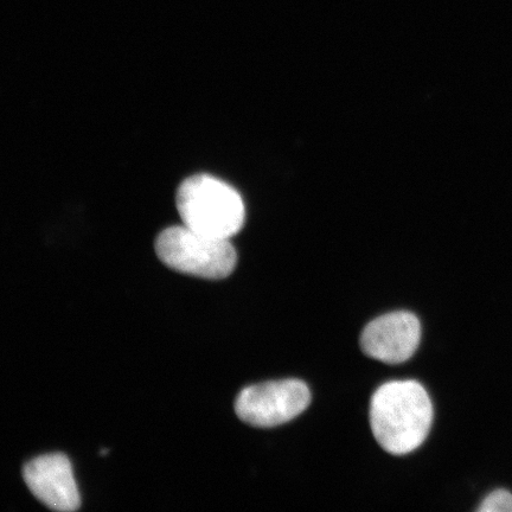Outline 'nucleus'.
Masks as SVG:
<instances>
[{
    "label": "nucleus",
    "instance_id": "obj_1",
    "mask_svg": "<svg viewBox=\"0 0 512 512\" xmlns=\"http://www.w3.org/2000/svg\"><path fill=\"white\" fill-rule=\"evenodd\" d=\"M433 403L422 384L413 380L382 384L370 402V426L374 437L394 456L419 448L433 422Z\"/></svg>",
    "mask_w": 512,
    "mask_h": 512
},
{
    "label": "nucleus",
    "instance_id": "obj_2",
    "mask_svg": "<svg viewBox=\"0 0 512 512\" xmlns=\"http://www.w3.org/2000/svg\"><path fill=\"white\" fill-rule=\"evenodd\" d=\"M176 204L184 226L211 238L230 240L245 224L246 208L239 192L213 176L185 179Z\"/></svg>",
    "mask_w": 512,
    "mask_h": 512
},
{
    "label": "nucleus",
    "instance_id": "obj_3",
    "mask_svg": "<svg viewBox=\"0 0 512 512\" xmlns=\"http://www.w3.org/2000/svg\"><path fill=\"white\" fill-rule=\"evenodd\" d=\"M155 248L164 265L197 278H227L238 262V254L229 240L211 238L184 224L163 230Z\"/></svg>",
    "mask_w": 512,
    "mask_h": 512
},
{
    "label": "nucleus",
    "instance_id": "obj_4",
    "mask_svg": "<svg viewBox=\"0 0 512 512\" xmlns=\"http://www.w3.org/2000/svg\"><path fill=\"white\" fill-rule=\"evenodd\" d=\"M310 402V389L303 381H272L243 389L236 398L235 412L248 425L271 428L296 419Z\"/></svg>",
    "mask_w": 512,
    "mask_h": 512
},
{
    "label": "nucleus",
    "instance_id": "obj_5",
    "mask_svg": "<svg viewBox=\"0 0 512 512\" xmlns=\"http://www.w3.org/2000/svg\"><path fill=\"white\" fill-rule=\"evenodd\" d=\"M421 325L412 312L387 313L370 322L361 336V347L367 356L387 364L409 360L418 349Z\"/></svg>",
    "mask_w": 512,
    "mask_h": 512
},
{
    "label": "nucleus",
    "instance_id": "obj_6",
    "mask_svg": "<svg viewBox=\"0 0 512 512\" xmlns=\"http://www.w3.org/2000/svg\"><path fill=\"white\" fill-rule=\"evenodd\" d=\"M23 479L31 494L47 508L59 512L80 508L81 498L72 464L64 454H46L32 459L24 466Z\"/></svg>",
    "mask_w": 512,
    "mask_h": 512
},
{
    "label": "nucleus",
    "instance_id": "obj_7",
    "mask_svg": "<svg viewBox=\"0 0 512 512\" xmlns=\"http://www.w3.org/2000/svg\"><path fill=\"white\" fill-rule=\"evenodd\" d=\"M479 512H512V494L507 490H496L484 499Z\"/></svg>",
    "mask_w": 512,
    "mask_h": 512
}]
</instances>
